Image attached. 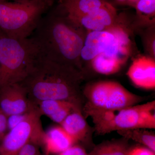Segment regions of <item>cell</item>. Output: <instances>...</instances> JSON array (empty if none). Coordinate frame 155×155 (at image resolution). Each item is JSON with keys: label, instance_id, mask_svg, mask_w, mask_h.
Segmentation results:
<instances>
[{"label": "cell", "instance_id": "obj_1", "mask_svg": "<svg viewBox=\"0 0 155 155\" xmlns=\"http://www.w3.org/2000/svg\"><path fill=\"white\" fill-rule=\"evenodd\" d=\"M87 31L58 5L43 16L29 37L41 56L83 71L81 52Z\"/></svg>", "mask_w": 155, "mask_h": 155}, {"label": "cell", "instance_id": "obj_2", "mask_svg": "<svg viewBox=\"0 0 155 155\" xmlns=\"http://www.w3.org/2000/svg\"><path fill=\"white\" fill-rule=\"evenodd\" d=\"M84 72L40 55L22 82L29 101L37 106L42 101H68L80 106V85Z\"/></svg>", "mask_w": 155, "mask_h": 155}, {"label": "cell", "instance_id": "obj_3", "mask_svg": "<svg viewBox=\"0 0 155 155\" xmlns=\"http://www.w3.org/2000/svg\"><path fill=\"white\" fill-rule=\"evenodd\" d=\"M40 55L30 37L17 39L0 31V89L22 82Z\"/></svg>", "mask_w": 155, "mask_h": 155}, {"label": "cell", "instance_id": "obj_4", "mask_svg": "<svg viewBox=\"0 0 155 155\" xmlns=\"http://www.w3.org/2000/svg\"><path fill=\"white\" fill-rule=\"evenodd\" d=\"M84 114L91 118L98 134L114 131L155 128V101L116 110H100L85 104Z\"/></svg>", "mask_w": 155, "mask_h": 155}, {"label": "cell", "instance_id": "obj_5", "mask_svg": "<svg viewBox=\"0 0 155 155\" xmlns=\"http://www.w3.org/2000/svg\"><path fill=\"white\" fill-rule=\"evenodd\" d=\"M54 3V0L0 2V31L12 38H28Z\"/></svg>", "mask_w": 155, "mask_h": 155}, {"label": "cell", "instance_id": "obj_6", "mask_svg": "<svg viewBox=\"0 0 155 155\" xmlns=\"http://www.w3.org/2000/svg\"><path fill=\"white\" fill-rule=\"evenodd\" d=\"M84 94L86 105L100 110H116L135 105L143 97L132 93L122 84L111 81H101L87 86Z\"/></svg>", "mask_w": 155, "mask_h": 155}, {"label": "cell", "instance_id": "obj_7", "mask_svg": "<svg viewBox=\"0 0 155 155\" xmlns=\"http://www.w3.org/2000/svg\"><path fill=\"white\" fill-rule=\"evenodd\" d=\"M38 107L28 112L25 119L4 136L0 155H17L25 145L32 143L43 146L45 132L43 128Z\"/></svg>", "mask_w": 155, "mask_h": 155}, {"label": "cell", "instance_id": "obj_8", "mask_svg": "<svg viewBox=\"0 0 155 155\" xmlns=\"http://www.w3.org/2000/svg\"><path fill=\"white\" fill-rule=\"evenodd\" d=\"M127 19L125 14H119L116 23L110 28L87 32L81 52L82 65L83 62H91L94 58L114 45Z\"/></svg>", "mask_w": 155, "mask_h": 155}, {"label": "cell", "instance_id": "obj_9", "mask_svg": "<svg viewBox=\"0 0 155 155\" xmlns=\"http://www.w3.org/2000/svg\"><path fill=\"white\" fill-rule=\"evenodd\" d=\"M37 106L29 101L26 90L20 84L0 89V108L8 117L26 114Z\"/></svg>", "mask_w": 155, "mask_h": 155}, {"label": "cell", "instance_id": "obj_10", "mask_svg": "<svg viewBox=\"0 0 155 155\" xmlns=\"http://www.w3.org/2000/svg\"><path fill=\"white\" fill-rule=\"evenodd\" d=\"M127 75L137 87L155 89V59L147 55L137 57L129 67Z\"/></svg>", "mask_w": 155, "mask_h": 155}, {"label": "cell", "instance_id": "obj_11", "mask_svg": "<svg viewBox=\"0 0 155 155\" xmlns=\"http://www.w3.org/2000/svg\"><path fill=\"white\" fill-rule=\"evenodd\" d=\"M118 14L110 2L85 16L71 18L79 23L87 32L101 31L110 28L116 23Z\"/></svg>", "mask_w": 155, "mask_h": 155}, {"label": "cell", "instance_id": "obj_12", "mask_svg": "<svg viewBox=\"0 0 155 155\" xmlns=\"http://www.w3.org/2000/svg\"><path fill=\"white\" fill-rule=\"evenodd\" d=\"M77 142L62 126H54L45 133L42 147L45 155L59 154Z\"/></svg>", "mask_w": 155, "mask_h": 155}, {"label": "cell", "instance_id": "obj_13", "mask_svg": "<svg viewBox=\"0 0 155 155\" xmlns=\"http://www.w3.org/2000/svg\"><path fill=\"white\" fill-rule=\"evenodd\" d=\"M103 0H60L58 3L71 18L87 15L105 5Z\"/></svg>", "mask_w": 155, "mask_h": 155}, {"label": "cell", "instance_id": "obj_14", "mask_svg": "<svg viewBox=\"0 0 155 155\" xmlns=\"http://www.w3.org/2000/svg\"><path fill=\"white\" fill-rule=\"evenodd\" d=\"M60 125L77 142L84 141L88 135V125L81 110L72 112Z\"/></svg>", "mask_w": 155, "mask_h": 155}, {"label": "cell", "instance_id": "obj_15", "mask_svg": "<svg viewBox=\"0 0 155 155\" xmlns=\"http://www.w3.org/2000/svg\"><path fill=\"white\" fill-rule=\"evenodd\" d=\"M134 7L136 16L132 23L134 29L155 25V0H139Z\"/></svg>", "mask_w": 155, "mask_h": 155}, {"label": "cell", "instance_id": "obj_16", "mask_svg": "<svg viewBox=\"0 0 155 155\" xmlns=\"http://www.w3.org/2000/svg\"><path fill=\"white\" fill-rule=\"evenodd\" d=\"M73 104H76L68 101L50 100L42 101L37 106L42 115H45L56 122L63 117L67 108Z\"/></svg>", "mask_w": 155, "mask_h": 155}, {"label": "cell", "instance_id": "obj_17", "mask_svg": "<svg viewBox=\"0 0 155 155\" xmlns=\"http://www.w3.org/2000/svg\"><path fill=\"white\" fill-rule=\"evenodd\" d=\"M128 140H120L104 142L94 147L87 155H128Z\"/></svg>", "mask_w": 155, "mask_h": 155}, {"label": "cell", "instance_id": "obj_18", "mask_svg": "<svg viewBox=\"0 0 155 155\" xmlns=\"http://www.w3.org/2000/svg\"><path fill=\"white\" fill-rule=\"evenodd\" d=\"M119 135L147 147L155 152V134L147 129L137 128L117 131Z\"/></svg>", "mask_w": 155, "mask_h": 155}, {"label": "cell", "instance_id": "obj_19", "mask_svg": "<svg viewBox=\"0 0 155 155\" xmlns=\"http://www.w3.org/2000/svg\"><path fill=\"white\" fill-rule=\"evenodd\" d=\"M92 67L96 72L104 75L115 74L124 65L119 61L102 54L94 58L91 62Z\"/></svg>", "mask_w": 155, "mask_h": 155}, {"label": "cell", "instance_id": "obj_20", "mask_svg": "<svg viewBox=\"0 0 155 155\" xmlns=\"http://www.w3.org/2000/svg\"><path fill=\"white\" fill-rule=\"evenodd\" d=\"M137 30L141 31L140 34L145 51L147 56L155 59V25Z\"/></svg>", "mask_w": 155, "mask_h": 155}, {"label": "cell", "instance_id": "obj_21", "mask_svg": "<svg viewBox=\"0 0 155 155\" xmlns=\"http://www.w3.org/2000/svg\"><path fill=\"white\" fill-rule=\"evenodd\" d=\"M39 147L38 145L30 143L25 145L17 155H41Z\"/></svg>", "mask_w": 155, "mask_h": 155}, {"label": "cell", "instance_id": "obj_22", "mask_svg": "<svg viewBox=\"0 0 155 155\" xmlns=\"http://www.w3.org/2000/svg\"><path fill=\"white\" fill-rule=\"evenodd\" d=\"M128 155H155V152L147 147L137 145L129 148Z\"/></svg>", "mask_w": 155, "mask_h": 155}, {"label": "cell", "instance_id": "obj_23", "mask_svg": "<svg viewBox=\"0 0 155 155\" xmlns=\"http://www.w3.org/2000/svg\"><path fill=\"white\" fill-rule=\"evenodd\" d=\"M60 155H87V153L84 148L76 144L69 147Z\"/></svg>", "mask_w": 155, "mask_h": 155}, {"label": "cell", "instance_id": "obj_24", "mask_svg": "<svg viewBox=\"0 0 155 155\" xmlns=\"http://www.w3.org/2000/svg\"><path fill=\"white\" fill-rule=\"evenodd\" d=\"M27 114L28 113L23 114L11 115L8 116V128L10 130L16 127L25 119Z\"/></svg>", "mask_w": 155, "mask_h": 155}, {"label": "cell", "instance_id": "obj_25", "mask_svg": "<svg viewBox=\"0 0 155 155\" xmlns=\"http://www.w3.org/2000/svg\"><path fill=\"white\" fill-rule=\"evenodd\" d=\"M8 118L2 111L0 112V133L3 134L8 128Z\"/></svg>", "mask_w": 155, "mask_h": 155}, {"label": "cell", "instance_id": "obj_26", "mask_svg": "<svg viewBox=\"0 0 155 155\" xmlns=\"http://www.w3.org/2000/svg\"><path fill=\"white\" fill-rule=\"evenodd\" d=\"M23 0H0V2H7V1H13V2H18Z\"/></svg>", "mask_w": 155, "mask_h": 155}, {"label": "cell", "instance_id": "obj_27", "mask_svg": "<svg viewBox=\"0 0 155 155\" xmlns=\"http://www.w3.org/2000/svg\"><path fill=\"white\" fill-rule=\"evenodd\" d=\"M4 134L0 133V140H2L3 139V137H4Z\"/></svg>", "mask_w": 155, "mask_h": 155}, {"label": "cell", "instance_id": "obj_28", "mask_svg": "<svg viewBox=\"0 0 155 155\" xmlns=\"http://www.w3.org/2000/svg\"><path fill=\"white\" fill-rule=\"evenodd\" d=\"M103 1H105V2H109V1L108 0H103Z\"/></svg>", "mask_w": 155, "mask_h": 155}, {"label": "cell", "instance_id": "obj_29", "mask_svg": "<svg viewBox=\"0 0 155 155\" xmlns=\"http://www.w3.org/2000/svg\"><path fill=\"white\" fill-rule=\"evenodd\" d=\"M1 111H2V110H1V108H0V112H1Z\"/></svg>", "mask_w": 155, "mask_h": 155}, {"label": "cell", "instance_id": "obj_30", "mask_svg": "<svg viewBox=\"0 0 155 155\" xmlns=\"http://www.w3.org/2000/svg\"></svg>", "mask_w": 155, "mask_h": 155}]
</instances>
